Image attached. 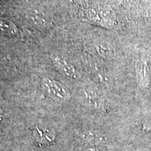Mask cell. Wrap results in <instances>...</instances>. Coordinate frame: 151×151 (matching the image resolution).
Wrapping results in <instances>:
<instances>
[{"instance_id":"obj_1","label":"cell","mask_w":151,"mask_h":151,"mask_svg":"<svg viewBox=\"0 0 151 151\" xmlns=\"http://www.w3.org/2000/svg\"><path fill=\"white\" fill-rule=\"evenodd\" d=\"M40 85L41 89L44 92L57 101H64L69 98V92L65 87L48 77H43L41 78Z\"/></svg>"},{"instance_id":"obj_2","label":"cell","mask_w":151,"mask_h":151,"mask_svg":"<svg viewBox=\"0 0 151 151\" xmlns=\"http://www.w3.org/2000/svg\"><path fill=\"white\" fill-rule=\"evenodd\" d=\"M50 59L58 71L66 78L75 80L79 77L76 68L69 60L56 54L52 55Z\"/></svg>"},{"instance_id":"obj_3","label":"cell","mask_w":151,"mask_h":151,"mask_svg":"<svg viewBox=\"0 0 151 151\" xmlns=\"http://www.w3.org/2000/svg\"><path fill=\"white\" fill-rule=\"evenodd\" d=\"M89 50L92 53L105 59H110L115 55V49L107 41H97L90 44Z\"/></svg>"},{"instance_id":"obj_4","label":"cell","mask_w":151,"mask_h":151,"mask_svg":"<svg viewBox=\"0 0 151 151\" xmlns=\"http://www.w3.org/2000/svg\"><path fill=\"white\" fill-rule=\"evenodd\" d=\"M78 94L81 99L88 104L97 105L99 104V95L92 87L88 86L81 87L78 90Z\"/></svg>"},{"instance_id":"obj_5","label":"cell","mask_w":151,"mask_h":151,"mask_svg":"<svg viewBox=\"0 0 151 151\" xmlns=\"http://www.w3.org/2000/svg\"><path fill=\"white\" fill-rule=\"evenodd\" d=\"M0 29L3 35L9 37H15L18 34V29L11 20L8 19H1L0 21Z\"/></svg>"},{"instance_id":"obj_6","label":"cell","mask_w":151,"mask_h":151,"mask_svg":"<svg viewBox=\"0 0 151 151\" xmlns=\"http://www.w3.org/2000/svg\"><path fill=\"white\" fill-rule=\"evenodd\" d=\"M28 20H29L30 24L35 26L41 27V26H45L48 24L49 20H48V18L44 15L39 14V13H34V14L30 15Z\"/></svg>"}]
</instances>
